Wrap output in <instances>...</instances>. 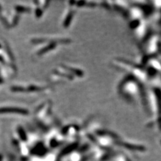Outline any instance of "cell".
Here are the masks:
<instances>
[{
	"label": "cell",
	"instance_id": "cell-1",
	"mask_svg": "<svg viewBox=\"0 0 161 161\" xmlns=\"http://www.w3.org/2000/svg\"><path fill=\"white\" fill-rule=\"evenodd\" d=\"M18 114L22 115H27L28 114V112L24 109L16 108H0V114Z\"/></svg>",
	"mask_w": 161,
	"mask_h": 161
},
{
	"label": "cell",
	"instance_id": "cell-2",
	"mask_svg": "<svg viewBox=\"0 0 161 161\" xmlns=\"http://www.w3.org/2000/svg\"><path fill=\"white\" fill-rule=\"evenodd\" d=\"M55 46H56V45H55L54 43L50 44V45H48V46L44 48H43V49H42L41 50H40V51L39 52V54H43L44 53H47V52L49 51V50L53 49L55 47Z\"/></svg>",
	"mask_w": 161,
	"mask_h": 161
},
{
	"label": "cell",
	"instance_id": "cell-3",
	"mask_svg": "<svg viewBox=\"0 0 161 161\" xmlns=\"http://www.w3.org/2000/svg\"><path fill=\"white\" fill-rule=\"evenodd\" d=\"M18 134L20 138L22 141H26L27 140V136H26V134L25 133L24 130H23L22 128H18Z\"/></svg>",
	"mask_w": 161,
	"mask_h": 161
},
{
	"label": "cell",
	"instance_id": "cell-4",
	"mask_svg": "<svg viewBox=\"0 0 161 161\" xmlns=\"http://www.w3.org/2000/svg\"><path fill=\"white\" fill-rule=\"evenodd\" d=\"M16 9L18 10V12H29L30 11V9L24 8V7H21V6L16 7Z\"/></svg>",
	"mask_w": 161,
	"mask_h": 161
},
{
	"label": "cell",
	"instance_id": "cell-5",
	"mask_svg": "<svg viewBox=\"0 0 161 161\" xmlns=\"http://www.w3.org/2000/svg\"><path fill=\"white\" fill-rule=\"evenodd\" d=\"M36 12V16H37V17H38V16L40 17V16H41V15L42 14V12L41 10H40V9H37Z\"/></svg>",
	"mask_w": 161,
	"mask_h": 161
},
{
	"label": "cell",
	"instance_id": "cell-6",
	"mask_svg": "<svg viewBox=\"0 0 161 161\" xmlns=\"http://www.w3.org/2000/svg\"><path fill=\"white\" fill-rule=\"evenodd\" d=\"M2 83V80L0 79V83Z\"/></svg>",
	"mask_w": 161,
	"mask_h": 161
}]
</instances>
